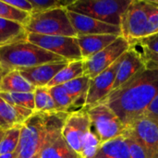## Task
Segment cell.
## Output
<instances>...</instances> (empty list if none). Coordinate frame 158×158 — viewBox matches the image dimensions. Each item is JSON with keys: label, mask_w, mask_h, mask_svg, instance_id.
<instances>
[{"label": "cell", "mask_w": 158, "mask_h": 158, "mask_svg": "<svg viewBox=\"0 0 158 158\" xmlns=\"http://www.w3.org/2000/svg\"><path fill=\"white\" fill-rule=\"evenodd\" d=\"M72 2L70 0H30L32 6L31 14L42 13L56 8H68Z\"/></svg>", "instance_id": "29"}, {"label": "cell", "mask_w": 158, "mask_h": 158, "mask_svg": "<svg viewBox=\"0 0 158 158\" xmlns=\"http://www.w3.org/2000/svg\"><path fill=\"white\" fill-rule=\"evenodd\" d=\"M130 48V43L123 36L118 37V39L107 47L83 60L84 75L89 79L94 78L113 65Z\"/></svg>", "instance_id": "9"}, {"label": "cell", "mask_w": 158, "mask_h": 158, "mask_svg": "<svg viewBox=\"0 0 158 158\" xmlns=\"http://www.w3.org/2000/svg\"><path fill=\"white\" fill-rule=\"evenodd\" d=\"M35 89L19 70L6 73L0 81V93H33Z\"/></svg>", "instance_id": "19"}, {"label": "cell", "mask_w": 158, "mask_h": 158, "mask_svg": "<svg viewBox=\"0 0 158 158\" xmlns=\"http://www.w3.org/2000/svg\"><path fill=\"white\" fill-rule=\"evenodd\" d=\"M5 75V72L3 71V69H2V68L0 67V81H1V79H2V77Z\"/></svg>", "instance_id": "40"}, {"label": "cell", "mask_w": 158, "mask_h": 158, "mask_svg": "<svg viewBox=\"0 0 158 158\" xmlns=\"http://www.w3.org/2000/svg\"><path fill=\"white\" fill-rule=\"evenodd\" d=\"M0 129H1V130L6 131V127H5V124H4V122H3V120H2V118H1V117H0Z\"/></svg>", "instance_id": "38"}, {"label": "cell", "mask_w": 158, "mask_h": 158, "mask_svg": "<svg viewBox=\"0 0 158 158\" xmlns=\"http://www.w3.org/2000/svg\"><path fill=\"white\" fill-rule=\"evenodd\" d=\"M94 158H131L125 137L120 135L101 143Z\"/></svg>", "instance_id": "21"}, {"label": "cell", "mask_w": 158, "mask_h": 158, "mask_svg": "<svg viewBox=\"0 0 158 158\" xmlns=\"http://www.w3.org/2000/svg\"><path fill=\"white\" fill-rule=\"evenodd\" d=\"M35 112H59L51 96L48 87H38L33 92Z\"/></svg>", "instance_id": "24"}, {"label": "cell", "mask_w": 158, "mask_h": 158, "mask_svg": "<svg viewBox=\"0 0 158 158\" xmlns=\"http://www.w3.org/2000/svg\"><path fill=\"white\" fill-rule=\"evenodd\" d=\"M69 61L62 59L59 61H54L45 63L37 67L24 69L19 70V73L35 88L46 87L53 78L65 68Z\"/></svg>", "instance_id": "15"}, {"label": "cell", "mask_w": 158, "mask_h": 158, "mask_svg": "<svg viewBox=\"0 0 158 158\" xmlns=\"http://www.w3.org/2000/svg\"><path fill=\"white\" fill-rule=\"evenodd\" d=\"M158 96V70L144 69L101 103L111 108L127 126L142 116Z\"/></svg>", "instance_id": "1"}, {"label": "cell", "mask_w": 158, "mask_h": 158, "mask_svg": "<svg viewBox=\"0 0 158 158\" xmlns=\"http://www.w3.org/2000/svg\"><path fill=\"white\" fill-rule=\"evenodd\" d=\"M16 154L11 153V154H4V155H0V158H16Z\"/></svg>", "instance_id": "37"}, {"label": "cell", "mask_w": 158, "mask_h": 158, "mask_svg": "<svg viewBox=\"0 0 158 158\" xmlns=\"http://www.w3.org/2000/svg\"><path fill=\"white\" fill-rule=\"evenodd\" d=\"M68 16L77 36L92 34H114L121 36V30L119 26L108 24L69 10H68Z\"/></svg>", "instance_id": "13"}, {"label": "cell", "mask_w": 158, "mask_h": 158, "mask_svg": "<svg viewBox=\"0 0 158 158\" xmlns=\"http://www.w3.org/2000/svg\"><path fill=\"white\" fill-rule=\"evenodd\" d=\"M49 92L59 112H72V100L66 92L63 85L50 87Z\"/></svg>", "instance_id": "27"}, {"label": "cell", "mask_w": 158, "mask_h": 158, "mask_svg": "<svg viewBox=\"0 0 158 158\" xmlns=\"http://www.w3.org/2000/svg\"><path fill=\"white\" fill-rule=\"evenodd\" d=\"M145 6L148 17L147 36H149L158 32V6L152 1L147 0H145Z\"/></svg>", "instance_id": "31"}, {"label": "cell", "mask_w": 158, "mask_h": 158, "mask_svg": "<svg viewBox=\"0 0 158 158\" xmlns=\"http://www.w3.org/2000/svg\"><path fill=\"white\" fill-rule=\"evenodd\" d=\"M0 97L9 105L19 106L35 112L33 93H0Z\"/></svg>", "instance_id": "25"}, {"label": "cell", "mask_w": 158, "mask_h": 158, "mask_svg": "<svg viewBox=\"0 0 158 158\" xmlns=\"http://www.w3.org/2000/svg\"><path fill=\"white\" fill-rule=\"evenodd\" d=\"M131 2V0H75L67 9L119 26L121 16Z\"/></svg>", "instance_id": "5"}, {"label": "cell", "mask_w": 158, "mask_h": 158, "mask_svg": "<svg viewBox=\"0 0 158 158\" xmlns=\"http://www.w3.org/2000/svg\"><path fill=\"white\" fill-rule=\"evenodd\" d=\"M82 76H84L83 60L69 61V64L53 78V80L48 83L46 87L50 88L56 85H63Z\"/></svg>", "instance_id": "23"}, {"label": "cell", "mask_w": 158, "mask_h": 158, "mask_svg": "<svg viewBox=\"0 0 158 158\" xmlns=\"http://www.w3.org/2000/svg\"><path fill=\"white\" fill-rule=\"evenodd\" d=\"M143 115L158 122V96L149 105Z\"/></svg>", "instance_id": "36"}, {"label": "cell", "mask_w": 158, "mask_h": 158, "mask_svg": "<svg viewBox=\"0 0 158 158\" xmlns=\"http://www.w3.org/2000/svg\"><path fill=\"white\" fill-rule=\"evenodd\" d=\"M122 135L125 137L126 143L128 144L131 158H147L141 143L134 138V136L127 129L125 130Z\"/></svg>", "instance_id": "32"}, {"label": "cell", "mask_w": 158, "mask_h": 158, "mask_svg": "<svg viewBox=\"0 0 158 158\" xmlns=\"http://www.w3.org/2000/svg\"><path fill=\"white\" fill-rule=\"evenodd\" d=\"M101 143L96 136V134L93 131L92 128L85 135L82 141L81 145V153L80 158H94L96 152L98 151Z\"/></svg>", "instance_id": "30"}, {"label": "cell", "mask_w": 158, "mask_h": 158, "mask_svg": "<svg viewBox=\"0 0 158 158\" xmlns=\"http://www.w3.org/2000/svg\"><path fill=\"white\" fill-rule=\"evenodd\" d=\"M144 69H146L140 53L135 47L131 46V48L121 56L113 85V91L122 87Z\"/></svg>", "instance_id": "14"}, {"label": "cell", "mask_w": 158, "mask_h": 158, "mask_svg": "<svg viewBox=\"0 0 158 158\" xmlns=\"http://www.w3.org/2000/svg\"><path fill=\"white\" fill-rule=\"evenodd\" d=\"M38 158H80V156L69 146L60 134L44 145Z\"/></svg>", "instance_id": "20"}, {"label": "cell", "mask_w": 158, "mask_h": 158, "mask_svg": "<svg viewBox=\"0 0 158 158\" xmlns=\"http://www.w3.org/2000/svg\"><path fill=\"white\" fill-rule=\"evenodd\" d=\"M24 28L28 33L77 37L68 16L67 8H56L42 13L31 14Z\"/></svg>", "instance_id": "4"}, {"label": "cell", "mask_w": 158, "mask_h": 158, "mask_svg": "<svg viewBox=\"0 0 158 158\" xmlns=\"http://www.w3.org/2000/svg\"><path fill=\"white\" fill-rule=\"evenodd\" d=\"M26 40L68 61L82 60L77 37L28 33Z\"/></svg>", "instance_id": "8"}, {"label": "cell", "mask_w": 158, "mask_h": 158, "mask_svg": "<svg viewBox=\"0 0 158 158\" xmlns=\"http://www.w3.org/2000/svg\"><path fill=\"white\" fill-rule=\"evenodd\" d=\"M126 129L143 146L147 158H158V122L142 115Z\"/></svg>", "instance_id": "11"}, {"label": "cell", "mask_w": 158, "mask_h": 158, "mask_svg": "<svg viewBox=\"0 0 158 158\" xmlns=\"http://www.w3.org/2000/svg\"><path fill=\"white\" fill-rule=\"evenodd\" d=\"M31 14L20 11L8 4H6L4 0H0V18L4 19H7L13 22H18L23 26L28 22Z\"/></svg>", "instance_id": "28"}, {"label": "cell", "mask_w": 158, "mask_h": 158, "mask_svg": "<svg viewBox=\"0 0 158 158\" xmlns=\"http://www.w3.org/2000/svg\"><path fill=\"white\" fill-rule=\"evenodd\" d=\"M20 129L21 126H17L5 131L4 136L0 142V155L16 152L19 142Z\"/></svg>", "instance_id": "26"}, {"label": "cell", "mask_w": 158, "mask_h": 158, "mask_svg": "<svg viewBox=\"0 0 158 158\" xmlns=\"http://www.w3.org/2000/svg\"><path fill=\"white\" fill-rule=\"evenodd\" d=\"M4 133H5V131L0 129V142H1V140H2V138H3V136H4Z\"/></svg>", "instance_id": "39"}, {"label": "cell", "mask_w": 158, "mask_h": 158, "mask_svg": "<svg viewBox=\"0 0 158 158\" xmlns=\"http://www.w3.org/2000/svg\"><path fill=\"white\" fill-rule=\"evenodd\" d=\"M131 46H140L141 48L158 54V32L138 40Z\"/></svg>", "instance_id": "33"}, {"label": "cell", "mask_w": 158, "mask_h": 158, "mask_svg": "<svg viewBox=\"0 0 158 158\" xmlns=\"http://www.w3.org/2000/svg\"><path fill=\"white\" fill-rule=\"evenodd\" d=\"M120 60L121 57L118 58L108 69H106L94 78L90 79L89 90L84 108H89L101 103L113 91V85L116 80L117 71Z\"/></svg>", "instance_id": "12"}, {"label": "cell", "mask_w": 158, "mask_h": 158, "mask_svg": "<svg viewBox=\"0 0 158 158\" xmlns=\"http://www.w3.org/2000/svg\"><path fill=\"white\" fill-rule=\"evenodd\" d=\"M67 112H34L21 126L16 158H38L44 145L61 134Z\"/></svg>", "instance_id": "2"}, {"label": "cell", "mask_w": 158, "mask_h": 158, "mask_svg": "<svg viewBox=\"0 0 158 158\" xmlns=\"http://www.w3.org/2000/svg\"><path fill=\"white\" fill-rule=\"evenodd\" d=\"M63 58L27 40L0 47V67L6 73L37 67Z\"/></svg>", "instance_id": "3"}, {"label": "cell", "mask_w": 158, "mask_h": 158, "mask_svg": "<svg viewBox=\"0 0 158 158\" xmlns=\"http://www.w3.org/2000/svg\"><path fill=\"white\" fill-rule=\"evenodd\" d=\"M27 34L23 25L0 18V47L24 41Z\"/></svg>", "instance_id": "22"}, {"label": "cell", "mask_w": 158, "mask_h": 158, "mask_svg": "<svg viewBox=\"0 0 158 158\" xmlns=\"http://www.w3.org/2000/svg\"><path fill=\"white\" fill-rule=\"evenodd\" d=\"M4 1L6 4H8L9 6H11L20 11H23V12H26L29 14H31L32 11V6H31L30 1H28V0H4Z\"/></svg>", "instance_id": "35"}, {"label": "cell", "mask_w": 158, "mask_h": 158, "mask_svg": "<svg viewBox=\"0 0 158 158\" xmlns=\"http://www.w3.org/2000/svg\"><path fill=\"white\" fill-rule=\"evenodd\" d=\"M89 84L90 79L85 75L63 84V87L72 100V112L84 108Z\"/></svg>", "instance_id": "18"}, {"label": "cell", "mask_w": 158, "mask_h": 158, "mask_svg": "<svg viewBox=\"0 0 158 158\" xmlns=\"http://www.w3.org/2000/svg\"><path fill=\"white\" fill-rule=\"evenodd\" d=\"M118 35L114 34H92L78 35L77 41L81 50L82 60H85L115 42Z\"/></svg>", "instance_id": "16"}, {"label": "cell", "mask_w": 158, "mask_h": 158, "mask_svg": "<svg viewBox=\"0 0 158 158\" xmlns=\"http://www.w3.org/2000/svg\"><path fill=\"white\" fill-rule=\"evenodd\" d=\"M91 120L92 130L101 143L122 135L126 130L125 124L106 104L99 103L85 108Z\"/></svg>", "instance_id": "6"}, {"label": "cell", "mask_w": 158, "mask_h": 158, "mask_svg": "<svg viewBox=\"0 0 158 158\" xmlns=\"http://www.w3.org/2000/svg\"><path fill=\"white\" fill-rule=\"evenodd\" d=\"M91 128V120L85 108L69 113L64 122L61 135L69 146L74 150L79 156L81 153L83 138Z\"/></svg>", "instance_id": "10"}, {"label": "cell", "mask_w": 158, "mask_h": 158, "mask_svg": "<svg viewBox=\"0 0 158 158\" xmlns=\"http://www.w3.org/2000/svg\"><path fill=\"white\" fill-rule=\"evenodd\" d=\"M140 53L145 69H154V70H158V54L154 53L151 51H148L146 49L142 48L141 50H138Z\"/></svg>", "instance_id": "34"}, {"label": "cell", "mask_w": 158, "mask_h": 158, "mask_svg": "<svg viewBox=\"0 0 158 158\" xmlns=\"http://www.w3.org/2000/svg\"><path fill=\"white\" fill-rule=\"evenodd\" d=\"M33 113L34 111L32 110L15 105H9L0 97V117L5 124L6 130L12 127L22 126Z\"/></svg>", "instance_id": "17"}, {"label": "cell", "mask_w": 158, "mask_h": 158, "mask_svg": "<svg viewBox=\"0 0 158 158\" xmlns=\"http://www.w3.org/2000/svg\"><path fill=\"white\" fill-rule=\"evenodd\" d=\"M148 17L145 6V0H131L120 20L121 36L130 44H133L140 39L147 36Z\"/></svg>", "instance_id": "7"}]
</instances>
